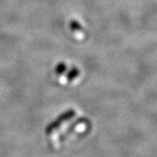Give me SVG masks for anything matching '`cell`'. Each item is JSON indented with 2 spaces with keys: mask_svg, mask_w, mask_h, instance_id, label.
Masks as SVG:
<instances>
[{
  "mask_svg": "<svg viewBox=\"0 0 157 157\" xmlns=\"http://www.w3.org/2000/svg\"><path fill=\"white\" fill-rule=\"evenodd\" d=\"M74 115H75V111H74V110H69L67 112L64 113L60 117L58 118L54 122L51 123L50 125L47 127V128H46V133H47V135L52 134V131H54L55 129L59 128L62 125V123H64V122H66L67 121L70 120V119L72 117H73Z\"/></svg>",
  "mask_w": 157,
  "mask_h": 157,
  "instance_id": "6da1fadb",
  "label": "cell"
},
{
  "mask_svg": "<svg viewBox=\"0 0 157 157\" xmlns=\"http://www.w3.org/2000/svg\"><path fill=\"white\" fill-rule=\"evenodd\" d=\"M70 27H71V31L73 32V33L77 39H82L84 38L83 28L78 22H76L75 20H72V22L70 24Z\"/></svg>",
  "mask_w": 157,
  "mask_h": 157,
  "instance_id": "7a4b0ae2",
  "label": "cell"
},
{
  "mask_svg": "<svg viewBox=\"0 0 157 157\" xmlns=\"http://www.w3.org/2000/svg\"><path fill=\"white\" fill-rule=\"evenodd\" d=\"M78 74H79V71H78V69L76 67L73 68V69L69 72V73H68V80H69V81H73V79H75V78L78 77Z\"/></svg>",
  "mask_w": 157,
  "mask_h": 157,
  "instance_id": "3957f363",
  "label": "cell"
},
{
  "mask_svg": "<svg viewBox=\"0 0 157 157\" xmlns=\"http://www.w3.org/2000/svg\"><path fill=\"white\" fill-rule=\"evenodd\" d=\"M67 71V65L65 63H59L56 67V73L58 75H62L63 73Z\"/></svg>",
  "mask_w": 157,
  "mask_h": 157,
  "instance_id": "277c9868",
  "label": "cell"
}]
</instances>
